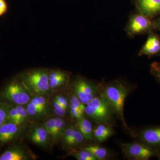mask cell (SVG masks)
I'll list each match as a JSON object with an SVG mask.
<instances>
[{
  "mask_svg": "<svg viewBox=\"0 0 160 160\" xmlns=\"http://www.w3.org/2000/svg\"><path fill=\"white\" fill-rule=\"evenodd\" d=\"M18 76L29 94L33 96H43L50 91L48 69H29L21 72Z\"/></svg>",
  "mask_w": 160,
  "mask_h": 160,
  "instance_id": "obj_1",
  "label": "cell"
},
{
  "mask_svg": "<svg viewBox=\"0 0 160 160\" xmlns=\"http://www.w3.org/2000/svg\"><path fill=\"white\" fill-rule=\"evenodd\" d=\"M0 98L2 102L16 105H25L29 102L30 94L23 86L18 77L12 79L0 92Z\"/></svg>",
  "mask_w": 160,
  "mask_h": 160,
  "instance_id": "obj_2",
  "label": "cell"
},
{
  "mask_svg": "<svg viewBox=\"0 0 160 160\" xmlns=\"http://www.w3.org/2000/svg\"><path fill=\"white\" fill-rule=\"evenodd\" d=\"M128 95V90L121 84L107 86L103 91L102 97L121 117H123V107Z\"/></svg>",
  "mask_w": 160,
  "mask_h": 160,
  "instance_id": "obj_3",
  "label": "cell"
},
{
  "mask_svg": "<svg viewBox=\"0 0 160 160\" xmlns=\"http://www.w3.org/2000/svg\"><path fill=\"white\" fill-rule=\"evenodd\" d=\"M109 107L110 105L103 97L94 98L86 105L85 112L89 117L103 121L109 117Z\"/></svg>",
  "mask_w": 160,
  "mask_h": 160,
  "instance_id": "obj_4",
  "label": "cell"
},
{
  "mask_svg": "<svg viewBox=\"0 0 160 160\" xmlns=\"http://www.w3.org/2000/svg\"><path fill=\"white\" fill-rule=\"evenodd\" d=\"M73 88L76 95L85 105L95 98L96 90L94 86L83 78H78L76 80Z\"/></svg>",
  "mask_w": 160,
  "mask_h": 160,
  "instance_id": "obj_5",
  "label": "cell"
},
{
  "mask_svg": "<svg viewBox=\"0 0 160 160\" xmlns=\"http://www.w3.org/2000/svg\"><path fill=\"white\" fill-rule=\"evenodd\" d=\"M129 156L139 160H148L156 154L153 149L148 146L138 143L126 144L123 147Z\"/></svg>",
  "mask_w": 160,
  "mask_h": 160,
  "instance_id": "obj_6",
  "label": "cell"
},
{
  "mask_svg": "<svg viewBox=\"0 0 160 160\" xmlns=\"http://www.w3.org/2000/svg\"><path fill=\"white\" fill-rule=\"evenodd\" d=\"M22 130V125L12 122L4 123L0 126V145H7L14 141Z\"/></svg>",
  "mask_w": 160,
  "mask_h": 160,
  "instance_id": "obj_7",
  "label": "cell"
},
{
  "mask_svg": "<svg viewBox=\"0 0 160 160\" xmlns=\"http://www.w3.org/2000/svg\"><path fill=\"white\" fill-rule=\"evenodd\" d=\"M48 79L50 91H57L67 86L69 77L67 72L61 69H48Z\"/></svg>",
  "mask_w": 160,
  "mask_h": 160,
  "instance_id": "obj_8",
  "label": "cell"
},
{
  "mask_svg": "<svg viewBox=\"0 0 160 160\" xmlns=\"http://www.w3.org/2000/svg\"><path fill=\"white\" fill-rule=\"evenodd\" d=\"M151 26L152 23L148 17L143 14L136 15L130 20L128 29L132 34H139L148 31Z\"/></svg>",
  "mask_w": 160,
  "mask_h": 160,
  "instance_id": "obj_9",
  "label": "cell"
},
{
  "mask_svg": "<svg viewBox=\"0 0 160 160\" xmlns=\"http://www.w3.org/2000/svg\"><path fill=\"white\" fill-rule=\"evenodd\" d=\"M141 138L153 150L154 148L160 149V127L145 129L141 133Z\"/></svg>",
  "mask_w": 160,
  "mask_h": 160,
  "instance_id": "obj_10",
  "label": "cell"
},
{
  "mask_svg": "<svg viewBox=\"0 0 160 160\" xmlns=\"http://www.w3.org/2000/svg\"><path fill=\"white\" fill-rule=\"evenodd\" d=\"M138 3L144 15L149 17L160 14V0H138Z\"/></svg>",
  "mask_w": 160,
  "mask_h": 160,
  "instance_id": "obj_11",
  "label": "cell"
},
{
  "mask_svg": "<svg viewBox=\"0 0 160 160\" xmlns=\"http://www.w3.org/2000/svg\"><path fill=\"white\" fill-rule=\"evenodd\" d=\"M30 155L24 148L19 146L10 147L0 156V160H26Z\"/></svg>",
  "mask_w": 160,
  "mask_h": 160,
  "instance_id": "obj_12",
  "label": "cell"
},
{
  "mask_svg": "<svg viewBox=\"0 0 160 160\" xmlns=\"http://www.w3.org/2000/svg\"><path fill=\"white\" fill-rule=\"evenodd\" d=\"M160 52V40L157 36L151 34L148 37L145 45L140 51V54L153 56Z\"/></svg>",
  "mask_w": 160,
  "mask_h": 160,
  "instance_id": "obj_13",
  "label": "cell"
},
{
  "mask_svg": "<svg viewBox=\"0 0 160 160\" xmlns=\"http://www.w3.org/2000/svg\"><path fill=\"white\" fill-rule=\"evenodd\" d=\"M30 138L35 144L46 146L49 142V134L44 126L35 127L31 129Z\"/></svg>",
  "mask_w": 160,
  "mask_h": 160,
  "instance_id": "obj_14",
  "label": "cell"
},
{
  "mask_svg": "<svg viewBox=\"0 0 160 160\" xmlns=\"http://www.w3.org/2000/svg\"><path fill=\"white\" fill-rule=\"evenodd\" d=\"M78 130L82 134L84 138L90 141L93 140L92 126L89 120L82 118L78 120Z\"/></svg>",
  "mask_w": 160,
  "mask_h": 160,
  "instance_id": "obj_15",
  "label": "cell"
},
{
  "mask_svg": "<svg viewBox=\"0 0 160 160\" xmlns=\"http://www.w3.org/2000/svg\"><path fill=\"white\" fill-rule=\"evenodd\" d=\"M112 129L104 125H99L94 129L93 134L98 142H103L113 134Z\"/></svg>",
  "mask_w": 160,
  "mask_h": 160,
  "instance_id": "obj_16",
  "label": "cell"
},
{
  "mask_svg": "<svg viewBox=\"0 0 160 160\" xmlns=\"http://www.w3.org/2000/svg\"><path fill=\"white\" fill-rule=\"evenodd\" d=\"M66 122L61 117L55 118V125L53 134L52 136V142H56L58 140L62 137L65 130Z\"/></svg>",
  "mask_w": 160,
  "mask_h": 160,
  "instance_id": "obj_17",
  "label": "cell"
},
{
  "mask_svg": "<svg viewBox=\"0 0 160 160\" xmlns=\"http://www.w3.org/2000/svg\"><path fill=\"white\" fill-rule=\"evenodd\" d=\"M84 149L92 153L97 160L104 159L107 154L106 149L98 146H88L84 148Z\"/></svg>",
  "mask_w": 160,
  "mask_h": 160,
  "instance_id": "obj_18",
  "label": "cell"
},
{
  "mask_svg": "<svg viewBox=\"0 0 160 160\" xmlns=\"http://www.w3.org/2000/svg\"><path fill=\"white\" fill-rule=\"evenodd\" d=\"M11 105L5 102H0V126L6 122L7 114Z\"/></svg>",
  "mask_w": 160,
  "mask_h": 160,
  "instance_id": "obj_19",
  "label": "cell"
},
{
  "mask_svg": "<svg viewBox=\"0 0 160 160\" xmlns=\"http://www.w3.org/2000/svg\"><path fill=\"white\" fill-rule=\"evenodd\" d=\"M69 106V108L78 109L83 112H85L86 107V105L80 101L79 99L76 95L72 96L70 98Z\"/></svg>",
  "mask_w": 160,
  "mask_h": 160,
  "instance_id": "obj_20",
  "label": "cell"
},
{
  "mask_svg": "<svg viewBox=\"0 0 160 160\" xmlns=\"http://www.w3.org/2000/svg\"><path fill=\"white\" fill-rule=\"evenodd\" d=\"M84 138L78 129H75L71 139L67 145L69 146H77L83 142Z\"/></svg>",
  "mask_w": 160,
  "mask_h": 160,
  "instance_id": "obj_21",
  "label": "cell"
},
{
  "mask_svg": "<svg viewBox=\"0 0 160 160\" xmlns=\"http://www.w3.org/2000/svg\"><path fill=\"white\" fill-rule=\"evenodd\" d=\"M72 155L78 160H96L97 159L92 153L87 150H84L73 153Z\"/></svg>",
  "mask_w": 160,
  "mask_h": 160,
  "instance_id": "obj_22",
  "label": "cell"
},
{
  "mask_svg": "<svg viewBox=\"0 0 160 160\" xmlns=\"http://www.w3.org/2000/svg\"><path fill=\"white\" fill-rule=\"evenodd\" d=\"M26 109L28 111V114L29 115L32 116L39 115L40 114L42 113V112H44L45 110V109L35 106L31 102L28 104Z\"/></svg>",
  "mask_w": 160,
  "mask_h": 160,
  "instance_id": "obj_23",
  "label": "cell"
},
{
  "mask_svg": "<svg viewBox=\"0 0 160 160\" xmlns=\"http://www.w3.org/2000/svg\"><path fill=\"white\" fill-rule=\"evenodd\" d=\"M31 102L38 107L44 109H46L47 106V100L43 96L34 97L32 99Z\"/></svg>",
  "mask_w": 160,
  "mask_h": 160,
  "instance_id": "obj_24",
  "label": "cell"
},
{
  "mask_svg": "<svg viewBox=\"0 0 160 160\" xmlns=\"http://www.w3.org/2000/svg\"><path fill=\"white\" fill-rule=\"evenodd\" d=\"M75 129V127L73 126H70L67 129H65L62 136L63 137V140L66 145H67L69 141L71 139Z\"/></svg>",
  "mask_w": 160,
  "mask_h": 160,
  "instance_id": "obj_25",
  "label": "cell"
},
{
  "mask_svg": "<svg viewBox=\"0 0 160 160\" xmlns=\"http://www.w3.org/2000/svg\"><path fill=\"white\" fill-rule=\"evenodd\" d=\"M54 125L55 118H52L46 121V122L44 123V126H43L49 135L51 137L53 134Z\"/></svg>",
  "mask_w": 160,
  "mask_h": 160,
  "instance_id": "obj_26",
  "label": "cell"
},
{
  "mask_svg": "<svg viewBox=\"0 0 160 160\" xmlns=\"http://www.w3.org/2000/svg\"><path fill=\"white\" fill-rule=\"evenodd\" d=\"M53 107H54L55 113L59 117H62L66 114V109H64L59 103H58L54 100L53 102Z\"/></svg>",
  "mask_w": 160,
  "mask_h": 160,
  "instance_id": "obj_27",
  "label": "cell"
},
{
  "mask_svg": "<svg viewBox=\"0 0 160 160\" xmlns=\"http://www.w3.org/2000/svg\"><path fill=\"white\" fill-rule=\"evenodd\" d=\"M151 72L160 83V62H154L151 65Z\"/></svg>",
  "mask_w": 160,
  "mask_h": 160,
  "instance_id": "obj_28",
  "label": "cell"
},
{
  "mask_svg": "<svg viewBox=\"0 0 160 160\" xmlns=\"http://www.w3.org/2000/svg\"><path fill=\"white\" fill-rule=\"evenodd\" d=\"M28 114V112L27 109L24 108L14 123L18 124V125H22V124L24 123V121L26 120V118H27Z\"/></svg>",
  "mask_w": 160,
  "mask_h": 160,
  "instance_id": "obj_29",
  "label": "cell"
},
{
  "mask_svg": "<svg viewBox=\"0 0 160 160\" xmlns=\"http://www.w3.org/2000/svg\"><path fill=\"white\" fill-rule=\"evenodd\" d=\"M54 100L59 103L64 109H67L68 106V101L67 98L62 96H56Z\"/></svg>",
  "mask_w": 160,
  "mask_h": 160,
  "instance_id": "obj_30",
  "label": "cell"
},
{
  "mask_svg": "<svg viewBox=\"0 0 160 160\" xmlns=\"http://www.w3.org/2000/svg\"><path fill=\"white\" fill-rule=\"evenodd\" d=\"M69 109H70V114L75 118L78 120L83 117L84 112H82L78 109H73V108H69Z\"/></svg>",
  "mask_w": 160,
  "mask_h": 160,
  "instance_id": "obj_31",
  "label": "cell"
},
{
  "mask_svg": "<svg viewBox=\"0 0 160 160\" xmlns=\"http://www.w3.org/2000/svg\"><path fill=\"white\" fill-rule=\"evenodd\" d=\"M8 8V5L6 0H0V17L6 14Z\"/></svg>",
  "mask_w": 160,
  "mask_h": 160,
  "instance_id": "obj_32",
  "label": "cell"
},
{
  "mask_svg": "<svg viewBox=\"0 0 160 160\" xmlns=\"http://www.w3.org/2000/svg\"><path fill=\"white\" fill-rule=\"evenodd\" d=\"M158 26L159 28L160 29V20L158 22Z\"/></svg>",
  "mask_w": 160,
  "mask_h": 160,
  "instance_id": "obj_33",
  "label": "cell"
}]
</instances>
